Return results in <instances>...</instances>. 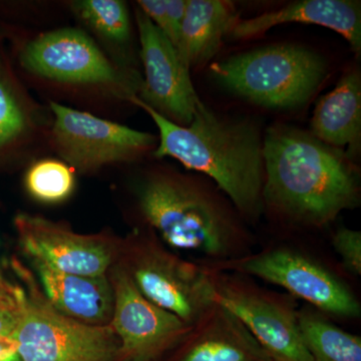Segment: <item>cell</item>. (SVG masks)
Returning a JSON list of instances; mask_svg holds the SVG:
<instances>
[{
	"mask_svg": "<svg viewBox=\"0 0 361 361\" xmlns=\"http://www.w3.org/2000/svg\"><path fill=\"white\" fill-rule=\"evenodd\" d=\"M0 277L4 278V273H2L1 266H0Z\"/></svg>",
	"mask_w": 361,
	"mask_h": 361,
	"instance_id": "83f0119b",
	"label": "cell"
},
{
	"mask_svg": "<svg viewBox=\"0 0 361 361\" xmlns=\"http://www.w3.org/2000/svg\"><path fill=\"white\" fill-rule=\"evenodd\" d=\"M231 2L189 0L177 51L188 68L205 65L217 54L222 40L238 21Z\"/></svg>",
	"mask_w": 361,
	"mask_h": 361,
	"instance_id": "e0dca14e",
	"label": "cell"
},
{
	"mask_svg": "<svg viewBox=\"0 0 361 361\" xmlns=\"http://www.w3.org/2000/svg\"><path fill=\"white\" fill-rule=\"evenodd\" d=\"M20 304L0 306V338L9 337L13 334L20 318Z\"/></svg>",
	"mask_w": 361,
	"mask_h": 361,
	"instance_id": "d4e9b609",
	"label": "cell"
},
{
	"mask_svg": "<svg viewBox=\"0 0 361 361\" xmlns=\"http://www.w3.org/2000/svg\"><path fill=\"white\" fill-rule=\"evenodd\" d=\"M25 187L33 199L44 204L68 200L75 191V174L71 166L58 160L33 164L25 176Z\"/></svg>",
	"mask_w": 361,
	"mask_h": 361,
	"instance_id": "ffe728a7",
	"label": "cell"
},
{
	"mask_svg": "<svg viewBox=\"0 0 361 361\" xmlns=\"http://www.w3.org/2000/svg\"><path fill=\"white\" fill-rule=\"evenodd\" d=\"M130 101L151 116L160 133L155 157H171L206 175L228 197L249 225L264 214L263 141L246 121L221 116L199 102L193 120L178 125L142 102Z\"/></svg>",
	"mask_w": 361,
	"mask_h": 361,
	"instance_id": "7a4b0ae2",
	"label": "cell"
},
{
	"mask_svg": "<svg viewBox=\"0 0 361 361\" xmlns=\"http://www.w3.org/2000/svg\"><path fill=\"white\" fill-rule=\"evenodd\" d=\"M52 140L59 155L82 172L132 161L155 142L154 135L92 114L51 103Z\"/></svg>",
	"mask_w": 361,
	"mask_h": 361,
	"instance_id": "9c48e42d",
	"label": "cell"
},
{
	"mask_svg": "<svg viewBox=\"0 0 361 361\" xmlns=\"http://www.w3.org/2000/svg\"><path fill=\"white\" fill-rule=\"evenodd\" d=\"M332 246L341 259L344 269L361 276V232L341 227L332 236Z\"/></svg>",
	"mask_w": 361,
	"mask_h": 361,
	"instance_id": "cb8c5ba5",
	"label": "cell"
},
{
	"mask_svg": "<svg viewBox=\"0 0 361 361\" xmlns=\"http://www.w3.org/2000/svg\"><path fill=\"white\" fill-rule=\"evenodd\" d=\"M125 253L122 266L137 290L190 326L215 303L205 266L176 255L151 230L133 236Z\"/></svg>",
	"mask_w": 361,
	"mask_h": 361,
	"instance_id": "52a82bcc",
	"label": "cell"
},
{
	"mask_svg": "<svg viewBox=\"0 0 361 361\" xmlns=\"http://www.w3.org/2000/svg\"><path fill=\"white\" fill-rule=\"evenodd\" d=\"M205 267L214 302L238 318L271 361H312L301 336L294 297L261 286L246 275Z\"/></svg>",
	"mask_w": 361,
	"mask_h": 361,
	"instance_id": "ba28073f",
	"label": "cell"
},
{
	"mask_svg": "<svg viewBox=\"0 0 361 361\" xmlns=\"http://www.w3.org/2000/svg\"><path fill=\"white\" fill-rule=\"evenodd\" d=\"M140 210L149 230L175 250L219 263L254 252L248 223L221 190L172 173H155L137 188Z\"/></svg>",
	"mask_w": 361,
	"mask_h": 361,
	"instance_id": "3957f363",
	"label": "cell"
},
{
	"mask_svg": "<svg viewBox=\"0 0 361 361\" xmlns=\"http://www.w3.org/2000/svg\"><path fill=\"white\" fill-rule=\"evenodd\" d=\"M137 23L145 70L139 99L172 122L189 125L201 101L192 84L190 68L172 42L141 11H137Z\"/></svg>",
	"mask_w": 361,
	"mask_h": 361,
	"instance_id": "7c38bea8",
	"label": "cell"
},
{
	"mask_svg": "<svg viewBox=\"0 0 361 361\" xmlns=\"http://www.w3.org/2000/svg\"><path fill=\"white\" fill-rule=\"evenodd\" d=\"M311 129L316 139L334 147L355 148L361 132V82L360 73H346L316 106Z\"/></svg>",
	"mask_w": 361,
	"mask_h": 361,
	"instance_id": "ac0fdd59",
	"label": "cell"
},
{
	"mask_svg": "<svg viewBox=\"0 0 361 361\" xmlns=\"http://www.w3.org/2000/svg\"><path fill=\"white\" fill-rule=\"evenodd\" d=\"M200 263L276 285L329 318L360 317V300L348 284L310 254L290 246H270L225 262Z\"/></svg>",
	"mask_w": 361,
	"mask_h": 361,
	"instance_id": "8992f818",
	"label": "cell"
},
{
	"mask_svg": "<svg viewBox=\"0 0 361 361\" xmlns=\"http://www.w3.org/2000/svg\"><path fill=\"white\" fill-rule=\"evenodd\" d=\"M137 4L141 7L142 13L151 20L177 49L186 11V0H140Z\"/></svg>",
	"mask_w": 361,
	"mask_h": 361,
	"instance_id": "7402d4cb",
	"label": "cell"
},
{
	"mask_svg": "<svg viewBox=\"0 0 361 361\" xmlns=\"http://www.w3.org/2000/svg\"><path fill=\"white\" fill-rule=\"evenodd\" d=\"M42 292L61 314L90 325L110 324L114 290L108 275L87 276L63 272L42 260L30 258Z\"/></svg>",
	"mask_w": 361,
	"mask_h": 361,
	"instance_id": "9a60e30c",
	"label": "cell"
},
{
	"mask_svg": "<svg viewBox=\"0 0 361 361\" xmlns=\"http://www.w3.org/2000/svg\"><path fill=\"white\" fill-rule=\"evenodd\" d=\"M171 351L167 361H271L238 318L217 303Z\"/></svg>",
	"mask_w": 361,
	"mask_h": 361,
	"instance_id": "5bb4252c",
	"label": "cell"
},
{
	"mask_svg": "<svg viewBox=\"0 0 361 361\" xmlns=\"http://www.w3.org/2000/svg\"><path fill=\"white\" fill-rule=\"evenodd\" d=\"M298 23L323 26L341 35L351 49H361L360 2L349 0H303L293 2L279 11L238 21L231 32L237 39H248L262 35L273 26Z\"/></svg>",
	"mask_w": 361,
	"mask_h": 361,
	"instance_id": "2e32d148",
	"label": "cell"
},
{
	"mask_svg": "<svg viewBox=\"0 0 361 361\" xmlns=\"http://www.w3.org/2000/svg\"><path fill=\"white\" fill-rule=\"evenodd\" d=\"M0 361H20L16 343L11 337L0 338Z\"/></svg>",
	"mask_w": 361,
	"mask_h": 361,
	"instance_id": "4316f807",
	"label": "cell"
},
{
	"mask_svg": "<svg viewBox=\"0 0 361 361\" xmlns=\"http://www.w3.org/2000/svg\"><path fill=\"white\" fill-rule=\"evenodd\" d=\"M299 329L312 361H361V337L337 326L320 311L298 310Z\"/></svg>",
	"mask_w": 361,
	"mask_h": 361,
	"instance_id": "d6986e66",
	"label": "cell"
},
{
	"mask_svg": "<svg viewBox=\"0 0 361 361\" xmlns=\"http://www.w3.org/2000/svg\"><path fill=\"white\" fill-rule=\"evenodd\" d=\"M110 279L114 290L110 325L120 341L121 361L161 360L191 326L142 295L122 265L116 266Z\"/></svg>",
	"mask_w": 361,
	"mask_h": 361,
	"instance_id": "30bf717a",
	"label": "cell"
},
{
	"mask_svg": "<svg viewBox=\"0 0 361 361\" xmlns=\"http://www.w3.org/2000/svg\"><path fill=\"white\" fill-rule=\"evenodd\" d=\"M26 126L23 109L8 85L0 78V151L16 142Z\"/></svg>",
	"mask_w": 361,
	"mask_h": 361,
	"instance_id": "603a6c76",
	"label": "cell"
},
{
	"mask_svg": "<svg viewBox=\"0 0 361 361\" xmlns=\"http://www.w3.org/2000/svg\"><path fill=\"white\" fill-rule=\"evenodd\" d=\"M11 334L20 361H121L120 341L108 325H90L58 312L30 273Z\"/></svg>",
	"mask_w": 361,
	"mask_h": 361,
	"instance_id": "5b68a950",
	"label": "cell"
},
{
	"mask_svg": "<svg viewBox=\"0 0 361 361\" xmlns=\"http://www.w3.org/2000/svg\"><path fill=\"white\" fill-rule=\"evenodd\" d=\"M218 84L267 108H295L313 96L326 75L324 59L298 45H271L211 66Z\"/></svg>",
	"mask_w": 361,
	"mask_h": 361,
	"instance_id": "277c9868",
	"label": "cell"
},
{
	"mask_svg": "<svg viewBox=\"0 0 361 361\" xmlns=\"http://www.w3.org/2000/svg\"><path fill=\"white\" fill-rule=\"evenodd\" d=\"M21 63L33 73L71 84H116L130 97L141 90L142 80L137 75L126 77L116 70L82 30L61 28L32 40L21 54Z\"/></svg>",
	"mask_w": 361,
	"mask_h": 361,
	"instance_id": "8fae6325",
	"label": "cell"
},
{
	"mask_svg": "<svg viewBox=\"0 0 361 361\" xmlns=\"http://www.w3.org/2000/svg\"><path fill=\"white\" fill-rule=\"evenodd\" d=\"M25 290L13 286L6 278L0 277V306L18 305L23 300Z\"/></svg>",
	"mask_w": 361,
	"mask_h": 361,
	"instance_id": "484cf974",
	"label": "cell"
},
{
	"mask_svg": "<svg viewBox=\"0 0 361 361\" xmlns=\"http://www.w3.org/2000/svg\"><path fill=\"white\" fill-rule=\"evenodd\" d=\"M77 13L85 23L106 39L116 42L129 39V11L118 0H82L75 4Z\"/></svg>",
	"mask_w": 361,
	"mask_h": 361,
	"instance_id": "44dd1931",
	"label": "cell"
},
{
	"mask_svg": "<svg viewBox=\"0 0 361 361\" xmlns=\"http://www.w3.org/2000/svg\"><path fill=\"white\" fill-rule=\"evenodd\" d=\"M264 212L322 229L358 206L357 173L337 148L293 128L274 127L263 141Z\"/></svg>",
	"mask_w": 361,
	"mask_h": 361,
	"instance_id": "6da1fadb",
	"label": "cell"
},
{
	"mask_svg": "<svg viewBox=\"0 0 361 361\" xmlns=\"http://www.w3.org/2000/svg\"><path fill=\"white\" fill-rule=\"evenodd\" d=\"M21 246L37 258L63 272L87 276L106 275L115 252L106 239L78 234L66 226L39 216L20 214L16 219Z\"/></svg>",
	"mask_w": 361,
	"mask_h": 361,
	"instance_id": "4fadbf2b",
	"label": "cell"
}]
</instances>
